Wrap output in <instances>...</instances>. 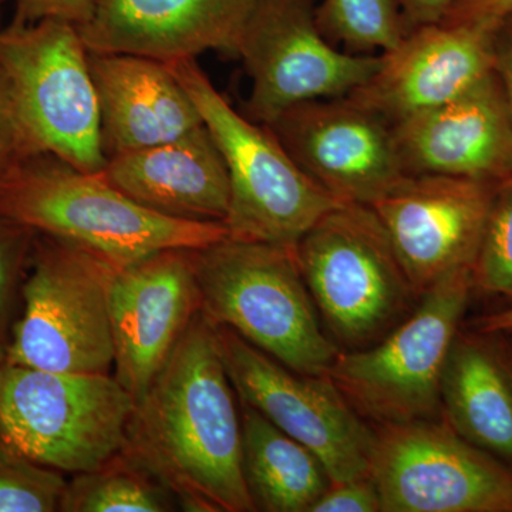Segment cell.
<instances>
[{
  "label": "cell",
  "instance_id": "cell-1",
  "mask_svg": "<svg viewBox=\"0 0 512 512\" xmlns=\"http://www.w3.org/2000/svg\"><path fill=\"white\" fill-rule=\"evenodd\" d=\"M124 454L190 512L255 511L242 470V419L217 329L198 312L134 404Z\"/></svg>",
  "mask_w": 512,
  "mask_h": 512
},
{
  "label": "cell",
  "instance_id": "cell-2",
  "mask_svg": "<svg viewBox=\"0 0 512 512\" xmlns=\"http://www.w3.org/2000/svg\"><path fill=\"white\" fill-rule=\"evenodd\" d=\"M0 214L117 268L165 249H200L229 237L224 222L157 214L100 173H84L52 153L33 154L0 178Z\"/></svg>",
  "mask_w": 512,
  "mask_h": 512
},
{
  "label": "cell",
  "instance_id": "cell-3",
  "mask_svg": "<svg viewBox=\"0 0 512 512\" xmlns=\"http://www.w3.org/2000/svg\"><path fill=\"white\" fill-rule=\"evenodd\" d=\"M201 312L293 372L323 376L342 350L322 325L295 251L225 238L192 249Z\"/></svg>",
  "mask_w": 512,
  "mask_h": 512
},
{
  "label": "cell",
  "instance_id": "cell-4",
  "mask_svg": "<svg viewBox=\"0 0 512 512\" xmlns=\"http://www.w3.org/2000/svg\"><path fill=\"white\" fill-rule=\"evenodd\" d=\"M320 320L343 352L369 348L419 305L382 221L370 205L340 204L295 248Z\"/></svg>",
  "mask_w": 512,
  "mask_h": 512
},
{
  "label": "cell",
  "instance_id": "cell-5",
  "mask_svg": "<svg viewBox=\"0 0 512 512\" xmlns=\"http://www.w3.org/2000/svg\"><path fill=\"white\" fill-rule=\"evenodd\" d=\"M200 111L229 177V238L295 251L303 235L340 202L286 153L265 124L239 114L195 59L167 63Z\"/></svg>",
  "mask_w": 512,
  "mask_h": 512
},
{
  "label": "cell",
  "instance_id": "cell-6",
  "mask_svg": "<svg viewBox=\"0 0 512 512\" xmlns=\"http://www.w3.org/2000/svg\"><path fill=\"white\" fill-rule=\"evenodd\" d=\"M116 269L72 242L37 234L5 362L52 372L111 373L109 292Z\"/></svg>",
  "mask_w": 512,
  "mask_h": 512
},
{
  "label": "cell",
  "instance_id": "cell-7",
  "mask_svg": "<svg viewBox=\"0 0 512 512\" xmlns=\"http://www.w3.org/2000/svg\"><path fill=\"white\" fill-rule=\"evenodd\" d=\"M134 404L111 373L0 363V439L63 474L92 471L120 453Z\"/></svg>",
  "mask_w": 512,
  "mask_h": 512
},
{
  "label": "cell",
  "instance_id": "cell-8",
  "mask_svg": "<svg viewBox=\"0 0 512 512\" xmlns=\"http://www.w3.org/2000/svg\"><path fill=\"white\" fill-rule=\"evenodd\" d=\"M473 291V268L447 276L375 345L342 350L326 376L369 423L436 419L441 376Z\"/></svg>",
  "mask_w": 512,
  "mask_h": 512
},
{
  "label": "cell",
  "instance_id": "cell-9",
  "mask_svg": "<svg viewBox=\"0 0 512 512\" xmlns=\"http://www.w3.org/2000/svg\"><path fill=\"white\" fill-rule=\"evenodd\" d=\"M0 67L40 151L84 173H101L107 158L89 50L79 29L56 19L0 25Z\"/></svg>",
  "mask_w": 512,
  "mask_h": 512
},
{
  "label": "cell",
  "instance_id": "cell-10",
  "mask_svg": "<svg viewBox=\"0 0 512 512\" xmlns=\"http://www.w3.org/2000/svg\"><path fill=\"white\" fill-rule=\"evenodd\" d=\"M372 427L369 477L383 512H512L511 468L446 420Z\"/></svg>",
  "mask_w": 512,
  "mask_h": 512
},
{
  "label": "cell",
  "instance_id": "cell-11",
  "mask_svg": "<svg viewBox=\"0 0 512 512\" xmlns=\"http://www.w3.org/2000/svg\"><path fill=\"white\" fill-rule=\"evenodd\" d=\"M235 393L322 461L330 483L369 477L373 427L328 376L281 365L224 326H215Z\"/></svg>",
  "mask_w": 512,
  "mask_h": 512
},
{
  "label": "cell",
  "instance_id": "cell-12",
  "mask_svg": "<svg viewBox=\"0 0 512 512\" xmlns=\"http://www.w3.org/2000/svg\"><path fill=\"white\" fill-rule=\"evenodd\" d=\"M320 0H259L238 57L252 80L245 116L269 124L282 111L319 99H339L379 69L382 55L343 52L320 33Z\"/></svg>",
  "mask_w": 512,
  "mask_h": 512
},
{
  "label": "cell",
  "instance_id": "cell-13",
  "mask_svg": "<svg viewBox=\"0 0 512 512\" xmlns=\"http://www.w3.org/2000/svg\"><path fill=\"white\" fill-rule=\"evenodd\" d=\"M265 126L303 173L345 204L372 205L406 175L393 127L348 97L302 101Z\"/></svg>",
  "mask_w": 512,
  "mask_h": 512
},
{
  "label": "cell",
  "instance_id": "cell-14",
  "mask_svg": "<svg viewBox=\"0 0 512 512\" xmlns=\"http://www.w3.org/2000/svg\"><path fill=\"white\" fill-rule=\"evenodd\" d=\"M498 184L404 175L370 205L420 298L447 276L473 268Z\"/></svg>",
  "mask_w": 512,
  "mask_h": 512
},
{
  "label": "cell",
  "instance_id": "cell-15",
  "mask_svg": "<svg viewBox=\"0 0 512 512\" xmlns=\"http://www.w3.org/2000/svg\"><path fill=\"white\" fill-rule=\"evenodd\" d=\"M109 308L113 376L137 402L201 311L192 249H165L117 268Z\"/></svg>",
  "mask_w": 512,
  "mask_h": 512
},
{
  "label": "cell",
  "instance_id": "cell-16",
  "mask_svg": "<svg viewBox=\"0 0 512 512\" xmlns=\"http://www.w3.org/2000/svg\"><path fill=\"white\" fill-rule=\"evenodd\" d=\"M495 23L444 20L414 28L345 97L390 126L456 99L494 72Z\"/></svg>",
  "mask_w": 512,
  "mask_h": 512
},
{
  "label": "cell",
  "instance_id": "cell-17",
  "mask_svg": "<svg viewBox=\"0 0 512 512\" xmlns=\"http://www.w3.org/2000/svg\"><path fill=\"white\" fill-rule=\"evenodd\" d=\"M392 127L406 175L485 183L512 177V119L495 72L456 99Z\"/></svg>",
  "mask_w": 512,
  "mask_h": 512
},
{
  "label": "cell",
  "instance_id": "cell-18",
  "mask_svg": "<svg viewBox=\"0 0 512 512\" xmlns=\"http://www.w3.org/2000/svg\"><path fill=\"white\" fill-rule=\"evenodd\" d=\"M259 0H97L79 28L89 52L171 63L208 50L239 55Z\"/></svg>",
  "mask_w": 512,
  "mask_h": 512
},
{
  "label": "cell",
  "instance_id": "cell-19",
  "mask_svg": "<svg viewBox=\"0 0 512 512\" xmlns=\"http://www.w3.org/2000/svg\"><path fill=\"white\" fill-rule=\"evenodd\" d=\"M89 69L106 158L160 146L204 124L167 63L126 53L89 52Z\"/></svg>",
  "mask_w": 512,
  "mask_h": 512
},
{
  "label": "cell",
  "instance_id": "cell-20",
  "mask_svg": "<svg viewBox=\"0 0 512 512\" xmlns=\"http://www.w3.org/2000/svg\"><path fill=\"white\" fill-rule=\"evenodd\" d=\"M100 174L137 204L165 217L198 222L227 218V165L205 124L160 146L107 158Z\"/></svg>",
  "mask_w": 512,
  "mask_h": 512
},
{
  "label": "cell",
  "instance_id": "cell-21",
  "mask_svg": "<svg viewBox=\"0 0 512 512\" xmlns=\"http://www.w3.org/2000/svg\"><path fill=\"white\" fill-rule=\"evenodd\" d=\"M440 400L451 429L512 464V380L497 350L457 335L441 376Z\"/></svg>",
  "mask_w": 512,
  "mask_h": 512
},
{
  "label": "cell",
  "instance_id": "cell-22",
  "mask_svg": "<svg viewBox=\"0 0 512 512\" xmlns=\"http://www.w3.org/2000/svg\"><path fill=\"white\" fill-rule=\"evenodd\" d=\"M241 404L242 470L255 511L311 512L330 485L322 461L264 414Z\"/></svg>",
  "mask_w": 512,
  "mask_h": 512
},
{
  "label": "cell",
  "instance_id": "cell-23",
  "mask_svg": "<svg viewBox=\"0 0 512 512\" xmlns=\"http://www.w3.org/2000/svg\"><path fill=\"white\" fill-rule=\"evenodd\" d=\"M174 495L123 451L106 463L67 480L62 512H167Z\"/></svg>",
  "mask_w": 512,
  "mask_h": 512
},
{
  "label": "cell",
  "instance_id": "cell-24",
  "mask_svg": "<svg viewBox=\"0 0 512 512\" xmlns=\"http://www.w3.org/2000/svg\"><path fill=\"white\" fill-rule=\"evenodd\" d=\"M316 22L330 45L352 55H382L406 36L393 0H320Z\"/></svg>",
  "mask_w": 512,
  "mask_h": 512
},
{
  "label": "cell",
  "instance_id": "cell-25",
  "mask_svg": "<svg viewBox=\"0 0 512 512\" xmlns=\"http://www.w3.org/2000/svg\"><path fill=\"white\" fill-rule=\"evenodd\" d=\"M67 480L0 439V512H55Z\"/></svg>",
  "mask_w": 512,
  "mask_h": 512
},
{
  "label": "cell",
  "instance_id": "cell-26",
  "mask_svg": "<svg viewBox=\"0 0 512 512\" xmlns=\"http://www.w3.org/2000/svg\"><path fill=\"white\" fill-rule=\"evenodd\" d=\"M474 289L512 301V177L495 188L473 265Z\"/></svg>",
  "mask_w": 512,
  "mask_h": 512
},
{
  "label": "cell",
  "instance_id": "cell-27",
  "mask_svg": "<svg viewBox=\"0 0 512 512\" xmlns=\"http://www.w3.org/2000/svg\"><path fill=\"white\" fill-rule=\"evenodd\" d=\"M37 232L0 214V345L8 346L10 320Z\"/></svg>",
  "mask_w": 512,
  "mask_h": 512
},
{
  "label": "cell",
  "instance_id": "cell-28",
  "mask_svg": "<svg viewBox=\"0 0 512 512\" xmlns=\"http://www.w3.org/2000/svg\"><path fill=\"white\" fill-rule=\"evenodd\" d=\"M42 153L26 123L15 92L0 67V178L16 164Z\"/></svg>",
  "mask_w": 512,
  "mask_h": 512
},
{
  "label": "cell",
  "instance_id": "cell-29",
  "mask_svg": "<svg viewBox=\"0 0 512 512\" xmlns=\"http://www.w3.org/2000/svg\"><path fill=\"white\" fill-rule=\"evenodd\" d=\"M379 493L372 478L330 483L328 490L313 505L311 512H379Z\"/></svg>",
  "mask_w": 512,
  "mask_h": 512
},
{
  "label": "cell",
  "instance_id": "cell-30",
  "mask_svg": "<svg viewBox=\"0 0 512 512\" xmlns=\"http://www.w3.org/2000/svg\"><path fill=\"white\" fill-rule=\"evenodd\" d=\"M5 3L9 0H0ZM15 3V22L35 23L43 19L63 20L77 29L87 25L96 12L97 0H10Z\"/></svg>",
  "mask_w": 512,
  "mask_h": 512
},
{
  "label": "cell",
  "instance_id": "cell-31",
  "mask_svg": "<svg viewBox=\"0 0 512 512\" xmlns=\"http://www.w3.org/2000/svg\"><path fill=\"white\" fill-rule=\"evenodd\" d=\"M460 2L461 0H393L406 33L419 26L443 22Z\"/></svg>",
  "mask_w": 512,
  "mask_h": 512
},
{
  "label": "cell",
  "instance_id": "cell-32",
  "mask_svg": "<svg viewBox=\"0 0 512 512\" xmlns=\"http://www.w3.org/2000/svg\"><path fill=\"white\" fill-rule=\"evenodd\" d=\"M494 72L503 89L512 119V13L495 23Z\"/></svg>",
  "mask_w": 512,
  "mask_h": 512
},
{
  "label": "cell",
  "instance_id": "cell-33",
  "mask_svg": "<svg viewBox=\"0 0 512 512\" xmlns=\"http://www.w3.org/2000/svg\"><path fill=\"white\" fill-rule=\"evenodd\" d=\"M512 13V0H461L447 16V22L498 20Z\"/></svg>",
  "mask_w": 512,
  "mask_h": 512
},
{
  "label": "cell",
  "instance_id": "cell-34",
  "mask_svg": "<svg viewBox=\"0 0 512 512\" xmlns=\"http://www.w3.org/2000/svg\"><path fill=\"white\" fill-rule=\"evenodd\" d=\"M478 333L485 336L512 335V306L480 319Z\"/></svg>",
  "mask_w": 512,
  "mask_h": 512
},
{
  "label": "cell",
  "instance_id": "cell-35",
  "mask_svg": "<svg viewBox=\"0 0 512 512\" xmlns=\"http://www.w3.org/2000/svg\"><path fill=\"white\" fill-rule=\"evenodd\" d=\"M498 353H500L501 360H503L505 369H507L508 375H510L512 380V350H507V352Z\"/></svg>",
  "mask_w": 512,
  "mask_h": 512
},
{
  "label": "cell",
  "instance_id": "cell-36",
  "mask_svg": "<svg viewBox=\"0 0 512 512\" xmlns=\"http://www.w3.org/2000/svg\"><path fill=\"white\" fill-rule=\"evenodd\" d=\"M5 355H6V348H5V346L0 345V363H2L3 360H5Z\"/></svg>",
  "mask_w": 512,
  "mask_h": 512
}]
</instances>
